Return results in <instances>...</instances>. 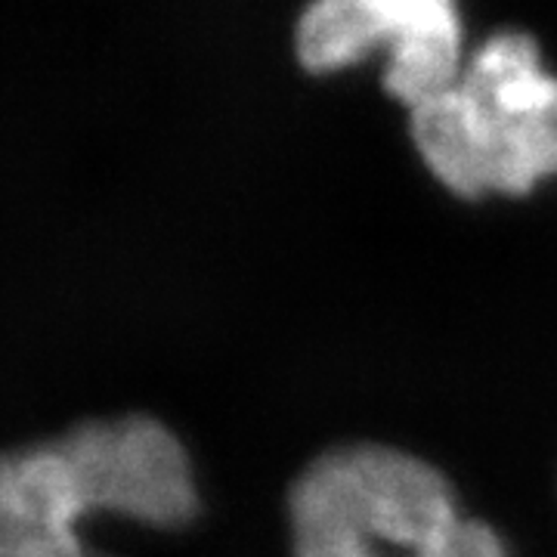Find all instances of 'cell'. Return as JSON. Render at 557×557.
Returning a JSON list of instances; mask_svg holds the SVG:
<instances>
[{
	"mask_svg": "<svg viewBox=\"0 0 557 557\" xmlns=\"http://www.w3.org/2000/svg\"><path fill=\"white\" fill-rule=\"evenodd\" d=\"M288 527L292 557H508L431 461L384 443L313 458L288 493Z\"/></svg>",
	"mask_w": 557,
	"mask_h": 557,
	"instance_id": "1",
	"label": "cell"
},
{
	"mask_svg": "<svg viewBox=\"0 0 557 557\" xmlns=\"http://www.w3.org/2000/svg\"><path fill=\"white\" fill-rule=\"evenodd\" d=\"M60 557H102V555L90 552V548H81V552H72V555H60Z\"/></svg>",
	"mask_w": 557,
	"mask_h": 557,
	"instance_id": "6",
	"label": "cell"
},
{
	"mask_svg": "<svg viewBox=\"0 0 557 557\" xmlns=\"http://www.w3.org/2000/svg\"><path fill=\"white\" fill-rule=\"evenodd\" d=\"M412 139L461 199H515L557 177V78L533 35L496 32L449 90L412 109Z\"/></svg>",
	"mask_w": 557,
	"mask_h": 557,
	"instance_id": "2",
	"label": "cell"
},
{
	"mask_svg": "<svg viewBox=\"0 0 557 557\" xmlns=\"http://www.w3.org/2000/svg\"><path fill=\"white\" fill-rule=\"evenodd\" d=\"M60 440L90 515L177 530L199 515V486L186 446L159 418L81 421Z\"/></svg>",
	"mask_w": 557,
	"mask_h": 557,
	"instance_id": "4",
	"label": "cell"
},
{
	"mask_svg": "<svg viewBox=\"0 0 557 557\" xmlns=\"http://www.w3.org/2000/svg\"><path fill=\"white\" fill-rule=\"evenodd\" d=\"M90 505L60 440L0 453V557H57L87 548Z\"/></svg>",
	"mask_w": 557,
	"mask_h": 557,
	"instance_id": "5",
	"label": "cell"
},
{
	"mask_svg": "<svg viewBox=\"0 0 557 557\" xmlns=\"http://www.w3.org/2000/svg\"><path fill=\"white\" fill-rule=\"evenodd\" d=\"M391 44L384 87L416 109L461 75L456 0H310L295 28L298 60L329 72Z\"/></svg>",
	"mask_w": 557,
	"mask_h": 557,
	"instance_id": "3",
	"label": "cell"
}]
</instances>
